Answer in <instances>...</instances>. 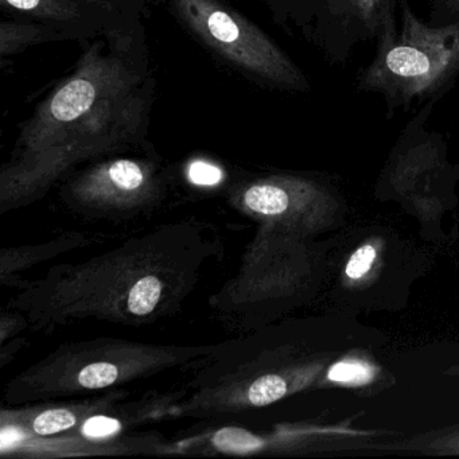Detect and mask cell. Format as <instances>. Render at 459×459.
Returning a JSON list of instances; mask_svg holds the SVG:
<instances>
[{
	"label": "cell",
	"mask_w": 459,
	"mask_h": 459,
	"mask_svg": "<svg viewBox=\"0 0 459 459\" xmlns=\"http://www.w3.org/2000/svg\"><path fill=\"white\" fill-rule=\"evenodd\" d=\"M214 445L225 453L246 454L262 447L259 437L243 429H224L214 435Z\"/></svg>",
	"instance_id": "cell-8"
},
{
	"label": "cell",
	"mask_w": 459,
	"mask_h": 459,
	"mask_svg": "<svg viewBox=\"0 0 459 459\" xmlns=\"http://www.w3.org/2000/svg\"><path fill=\"white\" fill-rule=\"evenodd\" d=\"M459 76V21L424 22L408 0L376 41L375 58L359 72L357 91L384 99L389 117L399 109L437 103Z\"/></svg>",
	"instance_id": "cell-1"
},
{
	"label": "cell",
	"mask_w": 459,
	"mask_h": 459,
	"mask_svg": "<svg viewBox=\"0 0 459 459\" xmlns=\"http://www.w3.org/2000/svg\"><path fill=\"white\" fill-rule=\"evenodd\" d=\"M63 33L55 26L50 25H15L4 23L2 25V55L17 52L31 42L52 39L55 34Z\"/></svg>",
	"instance_id": "cell-5"
},
{
	"label": "cell",
	"mask_w": 459,
	"mask_h": 459,
	"mask_svg": "<svg viewBox=\"0 0 459 459\" xmlns=\"http://www.w3.org/2000/svg\"><path fill=\"white\" fill-rule=\"evenodd\" d=\"M186 25L208 47L265 84L307 92L310 82L259 28L217 0H173Z\"/></svg>",
	"instance_id": "cell-2"
},
{
	"label": "cell",
	"mask_w": 459,
	"mask_h": 459,
	"mask_svg": "<svg viewBox=\"0 0 459 459\" xmlns=\"http://www.w3.org/2000/svg\"><path fill=\"white\" fill-rule=\"evenodd\" d=\"M286 392L287 385L283 378L276 375H268L252 383L248 389V400L251 404L262 407L281 399Z\"/></svg>",
	"instance_id": "cell-9"
},
{
	"label": "cell",
	"mask_w": 459,
	"mask_h": 459,
	"mask_svg": "<svg viewBox=\"0 0 459 459\" xmlns=\"http://www.w3.org/2000/svg\"><path fill=\"white\" fill-rule=\"evenodd\" d=\"M459 0H429V21L431 25H447L458 22Z\"/></svg>",
	"instance_id": "cell-14"
},
{
	"label": "cell",
	"mask_w": 459,
	"mask_h": 459,
	"mask_svg": "<svg viewBox=\"0 0 459 459\" xmlns=\"http://www.w3.org/2000/svg\"><path fill=\"white\" fill-rule=\"evenodd\" d=\"M372 377L368 365L357 361H345L334 365L330 369L329 378L333 381H340V383H356L364 384Z\"/></svg>",
	"instance_id": "cell-13"
},
{
	"label": "cell",
	"mask_w": 459,
	"mask_h": 459,
	"mask_svg": "<svg viewBox=\"0 0 459 459\" xmlns=\"http://www.w3.org/2000/svg\"><path fill=\"white\" fill-rule=\"evenodd\" d=\"M376 257V249L372 246H364L354 252L353 256L346 265V275L351 279L361 278L370 270L373 260Z\"/></svg>",
	"instance_id": "cell-15"
},
{
	"label": "cell",
	"mask_w": 459,
	"mask_h": 459,
	"mask_svg": "<svg viewBox=\"0 0 459 459\" xmlns=\"http://www.w3.org/2000/svg\"><path fill=\"white\" fill-rule=\"evenodd\" d=\"M128 53L130 45L108 56L95 48L79 71L39 106L26 123L25 135L33 142L60 138L106 101L133 92L141 82V68Z\"/></svg>",
	"instance_id": "cell-3"
},
{
	"label": "cell",
	"mask_w": 459,
	"mask_h": 459,
	"mask_svg": "<svg viewBox=\"0 0 459 459\" xmlns=\"http://www.w3.org/2000/svg\"><path fill=\"white\" fill-rule=\"evenodd\" d=\"M21 432L17 431V429H4L2 432V448H6L7 445H14L15 442L21 439Z\"/></svg>",
	"instance_id": "cell-18"
},
{
	"label": "cell",
	"mask_w": 459,
	"mask_h": 459,
	"mask_svg": "<svg viewBox=\"0 0 459 459\" xmlns=\"http://www.w3.org/2000/svg\"><path fill=\"white\" fill-rule=\"evenodd\" d=\"M244 203L251 211L260 214H281L289 206V195L281 187L273 185H256L249 187Z\"/></svg>",
	"instance_id": "cell-6"
},
{
	"label": "cell",
	"mask_w": 459,
	"mask_h": 459,
	"mask_svg": "<svg viewBox=\"0 0 459 459\" xmlns=\"http://www.w3.org/2000/svg\"><path fill=\"white\" fill-rule=\"evenodd\" d=\"M189 178L193 184L212 186V185L219 184L221 181L222 173L217 166L197 160L190 165Z\"/></svg>",
	"instance_id": "cell-16"
},
{
	"label": "cell",
	"mask_w": 459,
	"mask_h": 459,
	"mask_svg": "<svg viewBox=\"0 0 459 459\" xmlns=\"http://www.w3.org/2000/svg\"><path fill=\"white\" fill-rule=\"evenodd\" d=\"M108 177L115 186L123 190H135L144 181L143 170L133 160H122L112 163L108 168Z\"/></svg>",
	"instance_id": "cell-10"
},
{
	"label": "cell",
	"mask_w": 459,
	"mask_h": 459,
	"mask_svg": "<svg viewBox=\"0 0 459 459\" xmlns=\"http://www.w3.org/2000/svg\"><path fill=\"white\" fill-rule=\"evenodd\" d=\"M87 2L95 0H4V4L17 12L34 15L44 20L47 25L60 28H64L65 23L72 28L76 23L85 25L91 17L88 13H96L90 4L87 6Z\"/></svg>",
	"instance_id": "cell-4"
},
{
	"label": "cell",
	"mask_w": 459,
	"mask_h": 459,
	"mask_svg": "<svg viewBox=\"0 0 459 459\" xmlns=\"http://www.w3.org/2000/svg\"><path fill=\"white\" fill-rule=\"evenodd\" d=\"M119 429V420L108 418V416H93V418L88 419L82 426V432L90 437H111Z\"/></svg>",
	"instance_id": "cell-17"
},
{
	"label": "cell",
	"mask_w": 459,
	"mask_h": 459,
	"mask_svg": "<svg viewBox=\"0 0 459 459\" xmlns=\"http://www.w3.org/2000/svg\"><path fill=\"white\" fill-rule=\"evenodd\" d=\"M117 375L119 372L115 365L109 362H96L80 370L77 381L84 388H106L117 381Z\"/></svg>",
	"instance_id": "cell-11"
},
{
	"label": "cell",
	"mask_w": 459,
	"mask_h": 459,
	"mask_svg": "<svg viewBox=\"0 0 459 459\" xmlns=\"http://www.w3.org/2000/svg\"><path fill=\"white\" fill-rule=\"evenodd\" d=\"M76 424V416L68 410H49L37 416L34 431L39 435H52L65 431Z\"/></svg>",
	"instance_id": "cell-12"
},
{
	"label": "cell",
	"mask_w": 459,
	"mask_h": 459,
	"mask_svg": "<svg viewBox=\"0 0 459 459\" xmlns=\"http://www.w3.org/2000/svg\"><path fill=\"white\" fill-rule=\"evenodd\" d=\"M162 286L154 276H146L136 281L128 297V310L135 316H147L160 302Z\"/></svg>",
	"instance_id": "cell-7"
}]
</instances>
